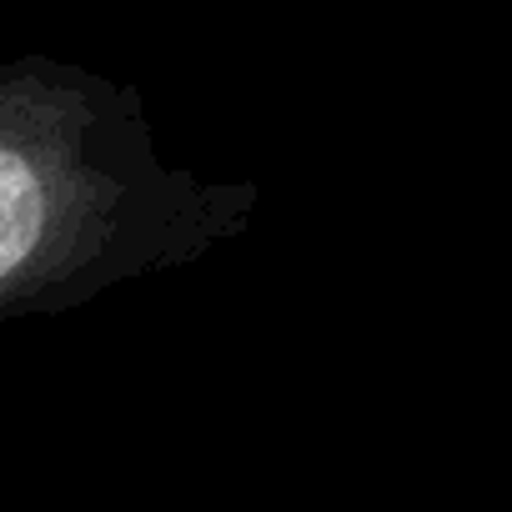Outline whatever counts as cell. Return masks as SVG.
<instances>
[{"instance_id": "cell-1", "label": "cell", "mask_w": 512, "mask_h": 512, "mask_svg": "<svg viewBox=\"0 0 512 512\" xmlns=\"http://www.w3.org/2000/svg\"><path fill=\"white\" fill-rule=\"evenodd\" d=\"M56 226V191L31 151L0 141V287L16 282Z\"/></svg>"}]
</instances>
